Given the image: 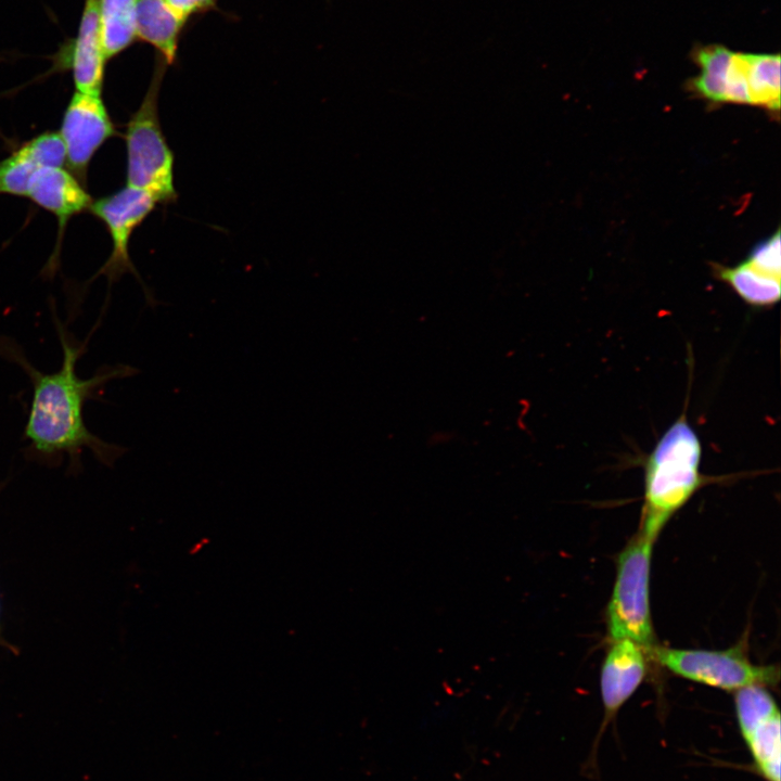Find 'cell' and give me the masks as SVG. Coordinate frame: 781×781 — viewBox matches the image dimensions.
<instances>
[{"mask_svg":"<svg viewBox=\"0 0 781 781\" xmlns=\"http://www.w3.org/2000/svg\"><path fill=\"white\" fill-rule=\"evenodd\" d=\"M59 333L63 362L54 373L38 371L9 341H0L2 355L22 367L34 386L25 437L31 448L44 457L66 453L75 461L81 450L88 448L98 460L112 465L127 449L100 439L87 428L82 418L84 402L93 398L108 381L135 375L138 369L118 364L90 379H80L75 367L82 348L73 346L60 327Z\"/></svg>","mask_w":781,"mask_h":781,"instance_id":"1","label":"cell"},{"mask_svg":"<svg viewBox=\"0 0 781 781\" xmlns=\"http://www.w3.org/2000/svg\"><path fill=\"white\" fill-rule=\"evenodd\" d=\"M702 443L683 412L644 460V497L639 532L657 538L669 518L701 488Z\"/></svg>","mask_w":781,"mask_h":781,"instance_id":"2","label":"cell"},{"mask_svg":"<svg viewBox=\"0 0 781 781\" xmlns=\"http://www.w3.org/2000/svg\"><path fill=\"white\" fill-rule=\"evenodd\" d=\"M165 61L157 62L149 89L130 116L125 133L127 185L150 193L157 203L177 199L174 184V153L163 133L158 117V92Z\"/></svg>","mask_w":781,"mask_h":781,"instance_id":"3","label":"cell"},{"mask_svg":"<svg viewBox=\"0 0 781 781\" xmlns=\"http://www.w3.org/2000/svg\"><path fill=\"white\" fill-rule=\"evenodd\" d=\"M654 540L638 532L617 556L616 578L606 609L612 641L628 639L650 654L656 646L650 611V569Z\"/></svg>","mask_w":781,"mask_h":781,"instance_id":"4","label":"cell"},{"mask_svg":"<svg viewBox=\"0 0 781 781\" xmlns=\"http://www.w3.org/2000/svg\"><path fill=\"white\" fill-rule=\"evenodd\" d=\"M665 668L684 679L738 691L750 686H776L779 669L753 663L740 645L727 650H690L655 646L651 653Z\"/></svg>","mask_w":781,"mask_h":781,"instance_id":"5","label":"cell"},{"mask_svg":"<svg viewBox=\"0 0 781 781\" xmlns=\"http://www.w3.org/2000/svg\"><path fill=\"white\" fill-rule=\"evenodd\" d=\"M156 200L148 192L129 187L95 201L90 205V212L106 227L112 240V252L98 274L102 273L110 284L123 274L130 272L143 285L148 305L155 306L156 300L140 279L129 256V242L133 231L153 212Z\"/></svg>","mask_w":781,"mask_h":781,"instance_id":"6","label":"cell"},{"mask_svg":"<svg viewBox=\"0 0 781 781\" xmlns=\"http://www.w3.org/2000/svg\"><path fill=\"white\" fill-rule=\"evenodd\" d=\"M735 714L755 771L765 781H780V710L767 690L750 686L735 691Z\"/></svg>","mask_w":781,"mask_h":781,"instance_id":"7","label":"cell"},{"mask_svg":"<svg viewBox=\"0 0 781 781\" xmlns=\"http://www.w3.org/2000/svg\"><path fill=\"white\" fill-rule=\"evenodd\" d=\"M115 132L101 94L76 91L64 112L59 135L65 148V163L84 184L92 157Z\"/></svg>","mask_w":781,"mask_h":781,"instance_id":"8","label":"cell"},{"mask_svg":"<svg viewBox=\"0 0 781 781\" xmlns=\"http://www.w3.org/2000/svg\"><path fill=\"white\" fill-rule=\"evenodd\" d=\"M648 655L644 648L631 640L612 641L600 675L604 708L601 732L643 681L648 670Z\"/></svg>","mask_w":781,"mask_h":781,"instance_id":"9","label":"cell"},{"mask_svg":"<svg viewBox=\"0 0 781 781\" xmlns=\"http://www.w3.org/2000/svg\"><path fill=\"white\" fill-rule=\"evenodd\" d=\"M57 220L59 238L50 267L53 268L65 227L69 219L90 208L92 199L85 184L63 167H44L36 174L27 196Z\"/></svg>","mask_w":781,"mask_h":781,"instance_id":"10","label":"cell"},{"mask_svg":"<svg viewBox=\"0 0 781 781\" xmlns=\"http://www.w3.org/2000/svg\"><path fill=\"white\" fill-rule=\"evenodd\" d=\"M105 61L101 38L100 0H85L68 61L76 91L101 94Z\"/></svg>","mask_w":781,"mask_h":781,"instance_id":"11","label":"cell"},{"mask_svg":"<svg viewBox=\"0 0 781 781\" xmlns=\"http://www.w3.org/2000/svg\"><path fill=\"white\" fill-rule=\"evenodd\" d=\"M184 23L165 0H137L136 36L153 46L166 64L176 60Z\"/></svg>","mask_w":781,"mask_h":781,"instance_id":"12","label":"cell"},{"mask_svg":"<svg viewBox=\"0 0 781 781\" xmlns=\"http://www.w3.org/2000/svg\"><path fill=\"white\" fill-rule=\"evenodd\" d=\"M717 276L750 306L771 307L780 299V278L763 273L746 261L737 267H719Z\"/></svg>","mask_w":781,"mask_h":781,"instance_id":"13","label":"cell"},{"mask_svg":"<svg viewBox=\"0 0 781 781\" xmlns=\"http://www.w3.org/2000/svg\"><path fill=\"white\" fill-rule=\"evenodd\" d=\"M137 0H100L102 49L106 60L127 49L136 36Z\"/></svg>","mask_w":781,"mask_h":781,"instance_id":"14","label":"cell"},{"mask_svg":"<svg viewBox=\"0 0 781 781\" xmlns=\"http://www.w3.org/2000/svg\"><path fill=\"white\" fill-rule=\"evenodd\" d=\"M750 102L780 108V54L744 53Z\"/></svg>","mask_w":781,"mask_h":781,"instance_id":"15","label":"cell"},{"mask_svg":"<svg viewBox=\"0 0 781 781\" xmlns=\"http://www.w3.org/2000/svg\"><path fill=\"white\" fill-rule=\"evenodd\" d=\"M732 56L733 51L718 44L696 51L695 61L702 72L693 79V87L701 95L713 102L727 101Z\"/></svg>","mask_w":781,"mask_h":781,"instance_id":"16","label":"cell"},{"mask_svg":"<svg viewBox=\"0 0 781 781\" xmlns=\"http://www.w3.org/2000/svg\"><path fill=\"white\" fill-rule=\"evenodd\" d=\"M42 167L24 142L10 156L0 161V194L27 196L29 187Z\"/></svg>","mask_w":781,"mask_h":781,"instance_id":"17","label":"cell"},{"mask_svg":"<svg viewBox=\"0 0 781 781\" xmlns=\"http://www.w3.org/2000/svg\"><path fill=\"white\" fill-rule=\"evenodd\" d=\"M746 263L763 273L781 278L779 230L752 252Z\"/></svg>","mask_w":781,"mask_h":781,"instance_id":"18","label":"cell"},{"mask_svg":"<svg viewBox=\"0 0 781 781\" xmlns=\"http://www.w3.org/2000/svg\"><path fill=\"white\" fill-rule=\"evenodd\" d=\"M168 5L183 20L207 11L216 5L217 0H165Z\"/></svg>","mask_w":781,"mask_h":781,"instance_id":"19","label":"cell"}]
</instances>
